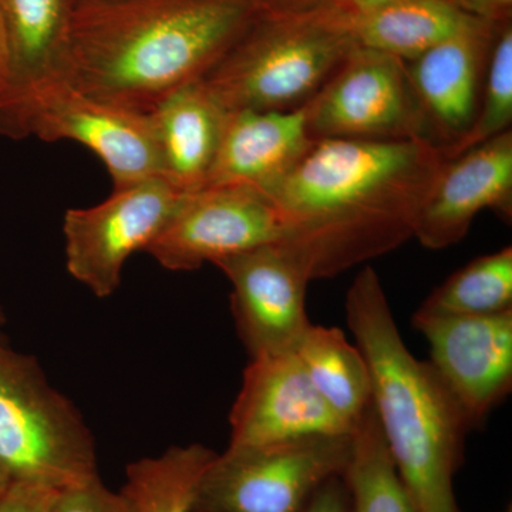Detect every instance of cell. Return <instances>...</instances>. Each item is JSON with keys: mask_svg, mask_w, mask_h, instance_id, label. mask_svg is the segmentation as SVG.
<instances>
[{"mask_svg": "<svg viewBox=\"0 0 512 512\" xmlns=\"http://www.w3.org/2000/svg\"><path fill=\"white\" fill-rule=\"evenodd\" d=\"M52 512H133L127 498L111 491L100 478L59 491Z\"/></svg>", "mask_w": 512, "mask_h": 512, "instance_id": "25", "label": "cell"}, {"mask_svg": "<svg viewBox=\"0 0 512 512\" xmlns=\"http://www.w3.org/2000/svg\"><path fill=\"white\" fill-rule=\"evenodd\" d=\"M57 493L45 485L10 481L0 494V512H52Z\"/></svg>", "mask_w": 512, "mask_h": 512, "instance_id": "26", "label": "cell"}, {"mask_svg": "<svg viewBox=\"0 0 512 512\" xmlns=\"http://www.w3.org/2000/svg\"><path fill=\"white\" fill-rule=\"evenodd\" d=\"M229 426L227 448L264 447L353 430L319 396L293 350L251 357Z\"/></svg>", "mask_w": 512, "mask_h": 512, "instance_id": "13", "label": "cell"}, {"mask_svg": "<svg viewBox=\"0 0 512 512\" xmlns=\"http://www.w3.org/2000/svg\"><path fill=\"white\" fill-rule=\"evenodd\" d=\"M355 46L412 62L454 35L470 16L451 0H404L372 12L345 15L325 8Z\"/></svg>", "mask_w": 512, "mask_h": 512, "instance_id": "19", "label": "cell"}, {"mask_svg": "<svg viewBox=\"0 0 512 512\" xmlns=\"http://www.w3.org/2000/svg\"><path fill=\"white\" fill-rule=\"evenodd\" d=\"M232 286L231 309L249 357L293 350L312 325L305 259L284 242L228 256L214 264Z\"/></svg>", "mask_w": 512, "mask_h": 512, "instance_id": "11", "label": "cell"}, {"mask_svg": "<svg viewBox=\"0 0 512 512\" xmlns=\"http://www.w3.org/2000/svg\"><path fill=\"white\" fill-rule=\"evenodd\" d=\"M512 124V30L504 23L494 37L485 73L483 94L476 120L466 136L443 154L446 160L480 146L491 138L511 130Z\"/></svg>", "mask_w": 512, "mask_h": 512, "instance_id": "24", "label": "cell"}, {"mask_svg": "<svg viewBox=\"0 0 512 512\" xmlns=\"http://www.w3.org/2000/svg\"><path fill=\"white\" fill-rule=\"evenodd\" d=\"M505 512H511V507H508V510L505 511Z\"/></svg>", "mask_w": 512, "mask_h": 512, "instance_id": "35", "label": "cell"}, {"mask_svg": "<svg viewBox=\"0 0 512 512\" xmlns=\"http://www.w3.org/2000/svg\"><path fill=\"white\" fill-rule=\"evenodd\" d=\"M301 512H353L352 497L343 476L320 485Z\"/></svg>", "mask_w": 512, "mask_h": 512, "instance_id": "27", "label": "cell"}, {"mask_svg": "<svg viewBox=\"0 0 512 512\" xmlns=\"http://www.w3.org/2000/svg\"><path fill=\"white\" fill-rule=\"evenodd\" d=\"M6 69H8V45H6L5 30L0 23V89L5 82Z\"/></svg>", "mask_w": 512, "mask_h": 512, "instance_id": "30", "label": "cell"}, {"mask_svg": "<svg viewBox=\"0 0 512 512\" xmlns=\"http://www.w3.org/2000/svg\"><path fill=\"white\" fill-rule=\"evenodd\" d=\"M400 2L404 0H332L326 8L345 13V15H357V13L372 12V10L386 8Z\"/></svg>", "mask_w": 512, "mask_h": 512, "instance_id": "29", "label": "cell"}, {"mask_svg": "<svg viewBox=\"0 0 512 512\" xmlns=\"http://www.w3.org/2000/svg\"><path fill=\"white\" fill-rule=\"evenodd\" d=\"M461 12L495 25L510 18L512 0H451Z\"/></svg>", "mask_w": 512, "mask_h": 512, "instance_id": "28", "label": "cell"}, {"mask_svg": "<svg viewBox=\"0 0 512 512\" xmlns=\"http://www.w3.org/2000/svg\"><path fill=\"white\" fill-rule=\"evenodd\" d=\"M32 136L89 148L106 165L114 188L164 178L151 113L93 99L67 82L46 90L33 104L28 120Z\"/></svg>", "mask_w": 512, "mask_h": 512, "instance_id": "10", "label": "cell"}, {"mask_svg": "<svg viewBox=\"0 0 512 512\" xmlns=\"http://www.w3.org/2000/svg\"><path fill=\"white\" fill-rule=\"evenodd\" d=\"M285 235L281 212L265 191L251 185H214L185 194L146 252L168 271L190 272L284 242Z\"/></svg>", "mask_w": 512, "mask_h": 512, "instance_id": "9", "label": "cell"}, {"mask_svg": "<svg viewBox=\"0 0 512 512\" xmlns=\"http://www.w3.org/2000/svg\"><path fill=\"white\" fill-rule=\"evenodd\" d=\"M494 37L493 23L470 16L454 35L406 62L427 138L443 154L476 120Z\"/></svg>", "mask_w": 512, "mask_h": 512, "instance_id": "15", "label": "cell"}, {"mask_svg": "<svg viewBox=\"0 0 512 512\" xmlns=\"http://www.w3.org/2000/svg\"><path fill=\"white\" fill-rule=\"evenodd\" d=\"M414 328L430 345V365L470 429L487 419L512 389V309L480 316H424Z\"/></svg>", "mask_w": 512, "mask_h": 512, "instance_id": "12", "label": "cell"}, {"mask_svg": "<svg viewBox=\"0 0 512 512\" xmlns=\"http://www.w3.org/2000/svg\"><path fill=\"white\" fill-rule=\"evenodd\" d=\"M0 468L10 481L67 490L97 480L96 441L35 356L0 342Z\"/></svg>", "mask_w": 512, "mask_h": 512, "instance_id": "5", "label": "cell"}, {"mask_svg": "<svg viewBox=\"0 0 512 512\" xmlns=\"http://www.w3.org/2000/svg\"><path fill=\"white\" fill-rule=\"evenodd\" d=\"M353 512H414L394 467L373 403L352 430V453L345 474Z\"/></svg>", "mask_w": 512, "mask_h": 512, "instance_id": "22", "label": "cell"}, {"mask_svg": "<svg viewBox=\"0 0 512 512\" xmlns=\"http://www.w3.org/2000/svg\"><path fill=\"white\" fill-rule=\"evenodd\" d=\"M353 47L329 10L261 12L202 82L227 111L295 110L316 96Z\"/></svg>", "mask_w": 512, "mask_h": 512, "instance_id": "4", "label": "cell"}, {"mask_svg": "<svg viewBox=\"0 0 512 512\" xmlns=\"http://www.w3.org/2000/svg\"><path fill=\"white\" fill-rule=\"evenodd\" d=\"M512 309V248L480 256L454 272L421 303L417 315L480 316Z\"/></svg>", "mask_w": 512, "mask_h": 512, "instance_id": "23", "label": "cell"}, {"mask_svg": "<svg viewBox=\"0 0 512 512\" xmlns=\"http://www.w3.org/2000/svg\"><path fill=\"white\" fill-rule=\"evenodd\" d=\"M5 325H6V315L5 311H3V306L0 305V342H6V336L5 332Z\"/></svg>", "mask_w": 512, "mask_h": 512, "instance_id": "33", "label": "cell"}, {"mask_svg": "<svg viewBox=\"0 0 512 512\" xmlns=\"http://www.w3.org/2000/svg\"><path fill=\"white\" fill-rule=\"evenodd\" d=\"M9 483V477L6 476L5 471H3L2 468H0V494H2L3 491H5L6 488H8Z\"/></svg>", "mask_w": 512, "mask_h": 512, "instance_id": "34", "label": "cell"}, {"mask_svg": "<svg viewBox=\"0 0 512 512\" xmlns=\"http://www.w3.org/2000/svg\"><path fill=\"white\" fill-rule=\"evenodd\" d=\"M305 107L315 141H429L406 62L376 50L353 47Z\"/></svg>", "mask_w": 512, "mask_h": 512, "instance_id": "7", "label": "cell"}, {"mask_svg": "<svg viewBox=\"0 0 512 512\" xmlns=\"http://www.w3.org/2000/svg\"><path fill=\"white\" fill-rule=\"evenodd\" d=\"M256 0H109L72 10L67 83L151 113L204 79L261 15Z\"/></svg>", "mask_w": 512, "mask_h": 512, "instance_id": "2", "label": "cell"}, {"mask_svg": "<svg viewBox=\"0 0 512 512\" xmlns=\"http://www.w3.org/2000/svg\"><path fill=\"white\" fill-rule=\"evenodd\" d=\"M151 116L165 180L184 194L202 190L217 157L228 111L201 79L165 97Z\"/></svg>", "mask_w": 512, "mask_h": 512, "instance_id": "18", "label": "cell"}, {"mask_svg": "<svg viewBox=\"0 0 512 512\" xmlns=\"http://www.w3.org/2000/svg\"><path fill=\"white\" fill-rule=\"evenodd\" d=\"M69 0H0L8 45V69L0 89V136L28 138L36 100L67 82Z\"/></svg>", "mask_w": 512, "mask_h": 512, "instance_id": "14", "label": "cell"}, {"mask_svg": "<svg viewBox=\"0 0 512 512\" xmlns=\"http://www.w3.org/2000/svg\"><path fill=\"white\" fill-rule=\"evenodd\" d=\"M484 210L512 218V131L444 161L417 217L414 237L424 248L456 245Z\"/></svg>", "mask_w": 512, "mask_h": 512, "instance_id": "16", "label": "cell"}, {"mask_svg": "<svg viewBox=\"0 0 512 512\" xmlns=\"http://www.w3.org/2000/svg\"><path fill=\"white\" fill-rule=\"evenodd\" d=\"M215 454L194 443L141 458L127 466L120 491L133 512H192L201 478Z\"/></svg>", "mask_w": 512, "mask_h": 512, "instance_id": "21", "label": "cell"}, {"mask_svg": "<svg viewBox=\"0 0 512 512\" xmlns=\"http://www.w3.org/2000/svg\"><path fill=\"white\" fill-rule=\"evenodd\" d=\"M259 8L265 13H281L284 0H256Z\"/></svg>", "mask_w": 512, "mask_h": 512, "instance_id": "31", "label": "cell"}, {"mask_svg": "<svg viewBox=\"0 0 512 512\" xmlns=\"http://www.w3.org/2000/svg\"><path fill=\"white\" fill-rule=\"evenodd\" d=\"M109 2V0H69L72 10L82 8V6L93 5V3Z\"/></svg>", "mask_w": 512, "mask_h": 512, "instance_id": "32", "label": "cell"}, {"mask_svg": "<svg viewBox=\"0 0 512 512\" xmlns=\"http://www.w3.org/2000/svg\"><path fill=\"white\" fill-rule=\"evenodd\" d=\"M350 453L352 433L227 448L205 470L192 512H301L320 485L345 474Z\"/></svg>", "mask_w": 512, "mask_h": 512, "instance_id": "6", "label": "cell"}, {"mask_svg": "<svg viewBox=\"0 0 512 512\" xmlns=\"http://www.w3.org/2000/svg\"><path fill=\"white\" fill-rule=\"evenodd\" d=\"M444 161L427 140L323 138L266 194L284 220V244L313 279L329 278L414 237Z\"/></svg>", "mask_w": 512, "mask_h": 512, "instance_id": "1", "label": "cell"}, {"mask_svg": "<svg viewBox=\"0 0 512 512\" xmlns=\"http://www.w3.org/2000/svg\"><path fill=\"white\" fill-rule=\"evenodd\" d=\"M346 319L369 367L384 443L414 512H460L454 476L470 426L433 366L407 349L372 266L346 293Z\"/></svg>", "mask_w": 512, "mask_h": 512, "instance_id": "3", "label": "cell"}, {"mask_svg": "<svg viewBox=\"0 0 512 512\" xmlns=\"http://www.w3.org/2000/svg\"><path fill=\"white\" fill-rule=\"evenodd\" d=\"M315 143L306 107L286 111H228L205 187L251 185L269 191Z\"/></svg>", "mask_w": 512, "mask_h": 512, "instance_id": "17", "label": "cell"}, {"mask_svg": "<svg viewBox=\"0 0 512 512\" xmlns=\"http://www.w3.org/2000/svg\"><path fill=\"white\" fill-rule=\"evenodd\" d=\"M293 353L319 396L349 426L372 404L369 367L355 343L339 328L312 325Z\"/></svg>", "mask_w": 512, "mask_h": 512, "instance_id": "20", "label": "cell"}, {"mask_svg": "<svg viewBox=\"0 0 512 512\" xmlns=\"http://www.w3.org/2000/svg\"><path fill=\"white\" fill-rule=\"evenodd\" d=\"M184 192L165 178L114 188L106 201L64 214L66 269L96 298L119 289L128 259L144 251L171 220Z\"/></svg>", "mask_w": 512, "mask_h": 512, "instance_id": "8", "label": "cell"}]
</instances>
